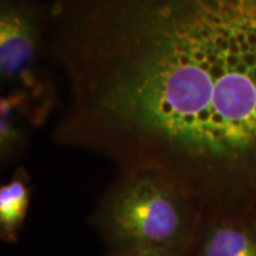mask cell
<instances>
[{"label": "cell", "instance_id": "3957f363", "mask_svg": "<svg viewBox=\"0 0 256 256\" xmlns=\"http://www.w3.org/2000/svg\"><path fill=\"white\" fill-rule=\"evenodd\" d=\"M40 34L24 10L2 6L0 14V72L10 94L17 98L31 121L43 120L50 100L38 60Z\"/></svg>", "mask_w": 256, "mask_h": 256}, {"label": "cell", "instance_id": "52a82bcc", "mask_svg": "<svg viewBox=\"0 0 256 256\" xmlns=\"http://www.w3.org/2000/svg\"><path fill=\"white\" fill-rule=\"evenodd\" d=\"M114 256H180L176 249H139V250H120Z\"/></svg>", "mask_w": 256, "mask_h": 256}, {"label": "cell", "instance_id": "5b68a950", "mask_svg": "<svg viewBox=\"0 0 256 256\" xmlns=\"http://www.w3.org/2000/svg\"><path fill=\"white\" fill-rule=\"evenodd\" d=\"M30 191L22 178H14L0 188V234L14 241L28 209Z\"/></svg>", "mask_w": 256, "mask_h": 256}, {"label": "cell", "instance_id": "277c9868", "mask_svg": "<svg viewBox=\"0 0 256 256\" xmlns=\"http://www.w3.org/2000/svg\"><path fill=\"white\" fill-rule=\"evenodd\" d=\"M200 256H256V232L235 224H222L206 234Z\"/></svg>", "mask_w": 256, "mask_h": 256}, {"label": "cell", "instance_id": "6da1fadb", "mask_svg": "<svg viewBox=\"0 0 256 256\" xmlns=\"http://www.w3.org/2000/svg\"><path fill=\"white\" fill-rule=\"evenodd\" d=\"M56 34L64 139L180 158L256 151V0H98Z\"/></svg>", "mask_w": 256, "mask_h": 256}, {"label": "cell", "instance_id": "7a4b0ae2", "mask_svg": "<svg viewBox=\"0 0 256 256\" xmlns=\"http://www.w3.org/2000/svg\"><path fill=\"white\" fill-rule=\"evenodd\" d=\"M102 228L120 250L176 249L190 230L184 191L171 176L139 168L112 192L102 210Z\"/></svg>", "mask_w": 256, "mask_h": 256}, {"label": "cell", "instance_id": "8992f818", "mask_svg": "<svg viewBox=\"0 0 256 256\" xmlns=\"http://www.w3.org/2000/svg\"><path fill=\"white\" fill-rule=\"evenodd\" d=\"M28 118L26 110L14 96L5 94L0 101V147L2 153L14 150L22 142V121Z\"/></svg>", "mask_w": 256, "mask_h": 256}]
</instances>
